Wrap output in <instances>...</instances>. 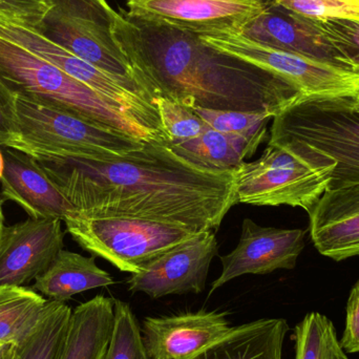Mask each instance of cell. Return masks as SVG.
<instances>
[{"instance_id":"obj_13","label":"cell","mask_w":359,"mask_h":359,"mask_svg":"<svg viewBox=\"0 0 359 359\" xmlns=\"http://www.w3.org/2000/svg\"><path fill=\"white\" fill-rule=\"evenodd\" d=\"M62 222L27 217L4 227L0 240V288L25 287L50 267L65 247Z\"/></svg>"},{"instance_id":"obj_34","label":"cell","mask_w":359,"mask_h":359,"mask_svg":"<svg viewBox=\"0 0 359 359\" xmlns=\"http://www.w3.org/2000/svg\"><path fill=\"white\" fill-rule=\"evenodd\" d=\"M2 200L0 198V240H1L2 233H4V217L2 212Z\"/></svg>"},{"instance_id":"obj_16","label":"cell","mask_w":359,"mask_h":359,"mask_svg":"<svg viewBox=\"0 0 359 359\" xmlns=\"http://www.w3.org/2000/svg\"><path fill=\"white\" fill-rule=\"evenodd\" d=\"M227 313L202 311L143 322V341L151 359H188L229 332Z\"/></svg>"},{"instance_id":"obj_17","label":"cell","mask_w":359,"mask_h":359,"mask_svg":"<svg viewBox=\"0 0 359 359\" xmlns=\"http://www.w3.org/2000/svg\"><path fill=\"white\" fill-rule=\"evenodd\" d=\"M4 156L2 202L11 201L33 219H65L76 208L63 196L31 155L0 147Z\"/></svg>"},{"instance_id":"obj_22","label":"cell","mask_w":359,"mask_h":359,"mask_svg":"<svg viewBox=\"0 0 359 359\" xmlns=\"http://www.w3.org/2000/svg\"><path fill=\"white\" fill-rule=\"evenodd\" d=\"M266 138L223 134L207 126L191 140L172 145L179 156L194 165L213 170H233L252 157Z\"/></svg>"},{"instance_id":"obj_23","label":"cell","mask_w":359,"mask_h":359,"mask_svg":"<svg viewBox=\"0 0 359 359\" xmlns=\"http://www.w3.org/2000/svg\"><path fill=\"white\" fill-rule=\"evenodd\" d=\"M48 301L27 287L0 288V346L20 345L37 325Z\"/></svg>"},{"instance_id":"obj_20","label":"cell","mask_w":359,"mask_h":359,"mask_svg":"<svg viewBox=\"0 0 359 359\" xmlns=\"http://www.w3.org/2000/svg\"><path fill=\"white\" fill-rule=\"evenodd\" d=\"M115 299L104 295L72 311L69 328L57 359H104L115 320Z\"/></svg>"},{"instance_id":"obj_32","label":"cell","mask_w":359,"mask_h":359,"mask_svg":"<svg viewBox=\"0 0 359 359\" xmlns=\"http://www.w3.org/2000/svg\"><path fill=\"white\" fill-rule=\"evenodd\" d=\"M17 135L15 96L0 82V147H10Z\"/></svg>"},{"instance_id":"obj_38","label":"cell","mask_w":359,"mask_h":359,"mask_svg":"<svg viewBox=\"0 0 359 359\" xmlns=\"http://www.w3.org/2000/svg\"><path fill=\"white\" fill-rule=\"evenodd\" d=\"M13 346H0V358L6 354V352Z\"/></svg>"},{"instance_id":"obj_5","label":"cell","mask_w":359,"mask_h":359,"mask_svg":"<svg viewBox=\"0 0 359 359\" xmlns=\"http://www.w3.org/2000/svg\"><path fill=\"white\" fill-rule=\"evenodd\" d=\"M16 140L11 149L27 155L113 159L144 147L145 141L79 116L15 96Z\"/></svg>"},{"instance_id":"obj_3","label":"cell","mask_w":359,"mask_h":359,"mask_svg":"<svg viewBox=\"0 0 359 359\" xmlns=\"http://www.w3.org/2000/svg\"><path fill=\"white\" fill-rule=\"evenodd\" d=\"M353 98H301L272 119L269 142L320 168L330 188L359 184V107Z\"/></svg>"},{"instance_id":"obj_28","label":"cell","mask_w":359,"mask_h":359,"mask_svg":"<svg viewBox=\"0 0 359 359\" xmlns=\"http://www.w3.org/2000/svg\"><path fill=\"white\" fill-rule=\"evenodd\" d=\"M162 126L170 138V144L185 142L200 136L207 128V124L185 105L170 99L159 97L154 99Z\"/></svg>"},{"instance_id":"obj_9","label":"cell","mask_w":359,"mask_h":359,"mask_svg":"<svg viewBox=\"0 0 359 359\" xmlns=\"http://www.w3.org/2000/svg\"><path fill=\"white\" fill-rule=\"evenodd\" d=\"M0 35L56 65L144 126L158 139L170 142L155 103L136 83L120 79L98 69L27 27L0 22Z\"/></svg>"},{"instance_id":"obj_10","label":"cell","mask_w":359,"mask_h":359,"mask_svg":"<svg viewBox=\"0 0 359 359\" xmlns=\"http://www.w3.org/2000/svg\"><path fill=\"white\" fill-rule=\"evenodd\" d=\"M211 48L267 69L294 86L303 98L359 99V73L268 48L242 35L200 36Z\"/></svg>"},{"instance_id":"obj_18","label":"cell","mask_w":359,"mask_h":359,"mask_svg":"<svg viewBox=\"0 0 359 359\" xmlns=\"http://www.w3.org/2000/svg\"><path fill=\"white\" fill-rule=\"evenodd\" d=\"M310 234L320 255L339 262L359 255V184L330 188L309 212Z\"/></svg>"},{"instance_id":"obj_8","label":"cell","mask_w":359,"mask_h":359,"mask_svg":"<svg viewBox=\"0 0 359 359\" xmlns=\"http://www.w3.org/2000/svg\"><path fill=\"white\" fill-rule=\"evenodd\" d=\"M332 168H320L280 145L233 170L238 203L252 206L301 207L308 213L329 189Z\"/></svg>"},{"instance_id":"obj_36","label":"cell","mask_w":359,"mask_h":359,"mask_svg":"<svg viewBox=\"0 0 359 359\" xmlns=\"http://www.w3.org/2000/svg\"><path fill=\"white\" fill-rule=\"evenodd\" d=\"M15 349H16V347L13 346V347H11L10 349L6 352V354H4V355L0 359H13V358H14Z\"/></svg>"},{"instance_id":"obj_15","label":"cell","mask_w":359,"mask_h":359,"mask_svg":"<svg viewBox=\"0 0 359 359\" xmlns=\"http://www.w3.org/2000/svg\"><path fill=\"white\" fill-rule=\"evenodd\" d=\"M240 35L268 48L355 72L345 55L318 29L313 19L291 12L272 0Z\"/></svg>"},{"instance_id":"obj_21","label":"cell","mask_w":359,"mask_h":359,"mask_svg":"<svg viewBox=\"0 0 359 359\" xmlns=\"http://www.w3.org/2000/svg\"><path fill=\"white\" fill-rule=\"evenodd\" d=\"M114 284L113 276L97 266L95 255L86 257L62 249L32 289L50 301L65 303L74 295Z\"/></svg>"},{"instance_id":"obj_2","label":"cell","mask_w":359,"mask_h":359,"mask_svg":"<svg viewBox=\"0 0 359 359\" xmlns=\"http://www.w3.org/2000/svg\"><path fill=\"white\" fill-rule=\"evenodd\" d=\"M114 37L147 96L188 109L269 113L276 117L302 95L267 69L205 43L200 36L133 18L114 16Z\"/></svg>"},{"instance_id":"obj_24","label":"cell","mask_w":359,"mask_h":359,"mask_svg":"<svg viewBox=\"0 0 359 359\" xmlns=\"http://www.w3.org/2000/svg\"><path fill=\"white\" fill-rule=\"evenodd\" d=\"M73 310L48 299L37 325L17 346L13 359H57L65 341Z\"/></svg>"},{"instance_id":"obj_1","label":"cell","mask_w":359,"mask_h":359,"mask_svg":"<svg viewBox=\"0 0 359 359\" xmlns=\"http://www.w3.org/2000/svg\"><path fill=\"white\" fill-rule=\"evenodd\" d=\"M32 157L76 210L90 217H135L215 231L238 203L233 170L194 165L165 140L113 159Z\"/></svg>"},{"instance_id":"obj_6","label":"cell","mask_w":359,"mask_h":359,"mask_svg":"<svg viewBox=\"0 0 359 359\" xmlns=\"http://www.w3.org/2000/svg\"><path fill=\"white\" fill-rule=\"evenodd\" d=\"M63 222L82 249L132 274L200 233L175 224L119 215L90 217L77 210Z\"/></svg>"},{"instance_id":"obj_25","label":"cell","mask_w":359,"mask_h":359,"mask_svg":"<svg viewBox=\"0 0 359 359\" xmlns=\"http://www.w3.org/2000/svg\"><path fill=\"white\" fill-rule=\"evenodd\" d=\"M295 359H349L337 339L333 323L310 312L294 329Z\"/></svg>"},{"instance_id":"obj_33","label":"cell","mask_w":359,"mask_h":359,"mask_svg":"<svg viewBox=\"0 0 359 359\" xmlns=\"http://www.w3.org/2000/svg\"><path fill=\"white\" fill-rule=\"evenodd\" d=\"M341 347L348 353L359 352V278L350 292L347 304L346 328L341 341Z\"/></svg>"},{"instance_id":"obj_27","label":"cell","mask_w":359,"mask_h":359,"mask_svg":"<svg viewBox=\"0 0 359 359\" xmlns=\"http://www.w3.org/2000/svg\"><path fill=\"white\" fill-rule=\"evenodd\" d=\"M209 128L223 134L267 138V126L274 116L269 113L219 111V109L191 107Z\"/></svg>"},{"instance_id":"obj_11","label":"cell","mask_w":359,"mask_h":359,"mask_svg":"<svg viewBox=\"0 0 359 359\" xmlns=\"http://www.w3.org/2000/svg\"><path fill=\"white\" fill-rule=\"evenodd\" d=\"M270 0H126L133 18L198 36L240 35Z\"/></svg>"},{"instance_id":"obj_37","label":"cell","mask_w":359,"mask_h":359,"mask_svg":"<svg viewBox=\"0 0 359 359\" xmlns=\"http://www.w3.org/2000/svg\"><path fill=\"white\" fill-rule=\"evenodd\" d=\"M4 156H2L1 149H0V180H1L2 174H4Z\"/></svg>"},{"instance_id":"obj_4","label":"cell","mask_w":359,"mask_h":359,"mask_svg":"<svg viewBox=\"0 0 359 359\" xmlns=\"http://www.w3.org/2000/svg\"><path fill=\"white\" fill-rule=\"evenodd\" d=\"M0 82L14 96L74 114L145 142L160 140L56 65L1 35Z\"/></svg>"},{"instance_id":"obj_19","label":"cell","mask_w":359,"mask_h":359,"mask_svg":"<svg viewBox=\"0 0 359 359\" xmlns=\"http://www.w3.org/2000/svg\"><path fill=\"white\" fill-rule=\"evenodd\" d=\"M288 331V323L283 318H262L232 327L188 359H282Z\"/></svg>"},{"instance_id":"obj_39","label":"cell","mask_w":359,"mask_h":359,"mask_svg":"<svg viewBox=\"0 0 359 359\" xmlns=\"http://www.w3.org/2000/svg\"><path fill=\"white\" fill-rule=\"evenodd\" d=\"M356 103H358V107H359V99L358 101H356Z\"/></svg>"},{"instance_id":"obj_35","label":"cell","mask_w":359,"mask_h":359,"mask_svg":"<svg viewBox=\"0 0 359 359\" xmlns=\"http://www.w3.org/2000/svg\"><path fill=\"white\" fill-rule=\"evenodd\" d=\"M345 2L359 15V0H345Z\"/></svg>"},{"instance_id":"obj_30","label":"cell","mask_w":359,"mask_h":359,"mask_svg":"<svg viewBox=\"0 0 359 359\" xmlns=\"http://www.w3.org/2000/svg\"><path fill=\"white\" fill-rule=\"evenodd\" d=\"M318 29L345 55L359 73V21L350 19L314 20Z\"/></svg>"},{"instance_id":"obj_12","label":"cell","mask_w":359,"mask_h":359,"mask_svg":"<svg viewBox=\"0 0 359 359\" xmlns=\"http://www.w3.org/2000/svg\"><path fill=\"white\" fill-rule=\"evenodd\" d=\"M215 231H203L143 266L128 280L132 293H147L151 299L172 294L201 293L204 290L209 267L217 255Z\"/></svg>"},{"instance_id":"obj_26","label":"cell","mask_w":359,"mask_h":359,"mask_svg":"<svg viewBox=\"0 0 359 359\" xmlns=\"http://www.w3.org/2000/svg\"><path fill=\"white\" fill-rule=\"evenodd\" d=\"M115 320L104 359H151L138 320L126 302L115 299Z\"/></svg>"},{"instance_id":"obj_31","label":"cell","mask_w":359,"mask_h":359,"mask_svg":"<svg viewBox=\"0 0 359 359\" xmlns=\"http://www.w3.org/2000/svg\"><path fill=\"white\" fill-rule=\"evenodd\" d=\"M50 6V0H0V22L33 29Z\"/></svg>"},{"instance_id":"obj_29","label":"cell","mask_w":359,"mask_h":359,"mask_svg":"<svg viewBox=\"0 0 359 359\" xmlns=\"http://www.w3.org/2000/svg\"><path fill=\"white\" fill-rule=\"evenodd\" d=\"M274 4L306 18L327 21L334 19L358 20L359 15L345 0H272Z\"/></svg>"},{"instance_id":"obj_14","label":"cell","mask_w":359,"mask_h":359,"mask_svg":"<svg viewBox=\"0 0 359 359\" xmlns=\"http://www.w3.org/2000/svg\"><path fill=\"white\" fill-rule=\"evenodd\" d=\"M305 247L302 229L262 227L244 219L238 246L221 257V276L211 285L210 293L245 274H268L278 269L291 270Z\"/></svg>"},{"instance_id":"obj_7","label":"cell","mask_w":359,"mask_h":359,"mask_svg":"<svg viewBox=\"0 0 359 359\" xmlns=\"http://www.w3.org/2000/svg\"><path fill=\"white\" fill-rule=\"evenodd\" d=\"M50 1L48 12L32 31L98 69L140 86L114 37L116 10L107 0Z\"/></svg>"}]
</instances>
